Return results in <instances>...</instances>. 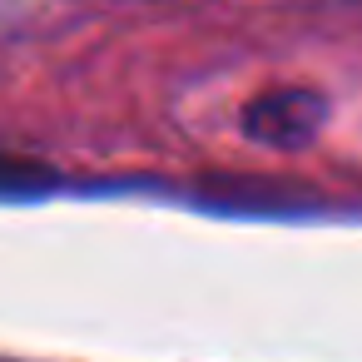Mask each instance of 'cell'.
Here are the masks:
<instances>
[{
	"label": "cell",
	"instance_id": "6da1fadb",
	"mask_svg": "<svg viewBox=\"0 0 362 362\" xmlns=\"http://www.w3.org/2000/svg\"><path fill=\"white\" fill-rule=\"evenodd\" d=\"M327 105L322 95L313 90H268L258 95L248 110H243V129L258 139V144H283V149H298L317 134Z\"/></svg>",
	"mask_w": 362,
	"mask_h": 362
},
{
	"label": "cell",
	"instance_id": "7a4b0ae2",
	"mask_svg": "<svg viewBox=\"0 0 362 362\" xmlns=\"http://www.w3.org/2000/svg\"><path fill=\"white\" fill-rule=\"evenodd\" d=\"M50 174L40 164H25L16 154H0V194H21V189H40Z\"/></svg>",
	"mask_w": 362,
	"mask_h": 362
}]
</instances>
